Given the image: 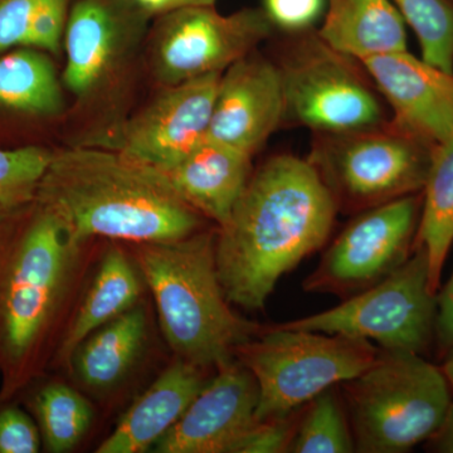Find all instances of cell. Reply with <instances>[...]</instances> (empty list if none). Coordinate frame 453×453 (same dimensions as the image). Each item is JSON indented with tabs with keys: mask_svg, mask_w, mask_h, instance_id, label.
Returning <instances> with one entry per match:
<instances>
[{
	"mask_svg": "<svg viewBox=\"0 0 453 453\" xmlns=\"http://www.w3.org/2000/svg\"><path fill=\"white\" fill-rule=\"evenodd\" d=\"M220 76L172 85L127 125L119 151L159 172L183 160L208 140Z\"/></svg>",
	"mask_w": 453,
	"mask_h": 453,
	"instance_id": "12",
	"label": "cell"
},
{
	"mask_svg": "<svg viewBox=\"0 0 453 453\" xmlns=\"http://www.w3.org/2000/svg\"><path fill=\"white\" fill-rule=\"evenodd\" d=\"M88 243L74 241L35 201L0 220V401L16 398L49 371Z\"/></svg>",
	"mask_w": 453,
	"mask_h": 453,
	"instance_id": "2",
	"label": "cell"
},
{
	"mask_svg": "<svg viewBox=\"0 0 453 453\" xmlns=\"http://www.w3.org/2000/svg\"><path fill=\"white\" fill-rule=\"evenodd\" d=\"M264 12L273 26L300 32L323 16L326 0H264Z\"/></svg>",
	"mask_w": 453,
	"mask_h": 453,
	"instance_id": "31",
	"label": "cell"
},
{
	"mask_svg": "<svg viewBox=\"0 0 453 453\" xmlns=\"http://www.w3.org/2000/svg\"><path fill=\"white\" fill-rule=\"evenodd\" d=\"M436 295L429 286L427 253L414 244L410 258L378 285L320 314L276 326L338 334L375 342L384 350L422 354L434 335Z\"/></svg>",
	"mask_w": 453,
	"mask_h": 453,
	"instance_id": "7",
	"label": "cell"
},
{
	"mask_svg": "<svg viewBox=\"0 0 453 453\" xmlns=\"http://www.w3.org/2000/svg\"><path fill=\"white\" fill-rule=\"evenodd\" d=\"M380 349L338 334L265 327L235 350V359L258 384L256 418L282 416L325 389L353 380L377 359Z\"/></svg>",
	"mask_w": 453,
	"mask_h": 453,
	"instance_id": "6",
	"label": "cell"
},
{
	"mask_svg": "<svg viewBox=\"0 0 453 453\" xmlns=\"http://www.w3.org/2000/svg\"><path fill=\"white\" fill-rule=\"evenodd\" d=\"M251 159L231 146L205 140L183 160L160 173L190 207L219 226L228 219L251 178Z\"/></svg>",
	"mask_w": 453,
	"mask_h": 453,
	"instance_id": "17",
	"label": "cell"
},
{
	"mask_svg": "<svg viewBox=\"0 0 453 453\" xmlns=\"http://www.w3.org/2000/svg\"><path fill=\"white\" fill-rule=\"evenodd\" d=\"M449 386L421 354L380 349L369 368L338 386L356 452L403 453L428 441L451 403Z\"/></svg>",
	"mask_w": 453,
	"mask_h": 453,
	"instance_id": "5",
	"label": "cell"
},
{
	"mask_svg": "<svg viewBox=\"0 0 453 453\" xmlns=\"http://www.w3.org/2000/svg\"><path fill=\"white\" fill-rule=\"evenodd\" d=\"M418 38L422 58L453 73V0H390Z\"/></svg>",
	"mask_w": 453,
	"mask_h": 453,
	"instance_id": "26",
	"label": "cell"
},
{
	"mask_svg": "<svg viewBox=\"0 0 453 453\" xmlns=\"http://www.w3.org/2000/svg\"><path fill=\"white\" fill-rule=\"evenodd\" d=\"M453 243V136L432 154L422 190V211L416 243L429 262V286L437 294L447 255Z\"/></svg>",
	"mask_w": 453,
	"mask_h": 453,
	"instance_id": "21",
	"label": "cell"
},
{
	"mask_svg": "<svg viewBox=\"0 0 453 453\" xmlns=\"http://www.w3.org/2000/svg\"><path fill=\"white\" fill-rule=\"evenodd\" d=\"M41 442L37 423L19 402L0 401V453H37Z\"/></svg>",
	"mask_w": 453,
	"mask_h": 453,
	"instance_id": "29",
	"label": "cell"
},
{
	"mask_svg": "<svg viewBox=\"0 0 453 453\" xmlns=\"http://www.w3.org/2000/svg\"><path fill=\"white\" fill-rule=\"evenodd\" d=\"M207 384L205 368L178 357L131 405L97 452L142 453L153 449Z\"/></svg>",
	"mask_w": 453,
	"mask_h": 453,
	"instance_id": "16",
	"label": "cell"
},
{
	"mask_svg": "<svg viewBox=\"0 0 453 453\" xmlns=\"http://www.w3.org/2000/svg\"><path fill=\"white\" fill-rule=\"evenodd\" d=\"M283 119L279 67L250 53L220 76L208 140L253 157Z\"/></svg>",
	"mask_w": 453,
	"mask_h": 453,
	"instance_id": "15",
	"label": "cell"
},
{
	"mask_svg": "<svg viewBox=\"0 0 453 453\" xmlns=\"http://www.w3.org/2000/svg\"><path fill=\"white\" fill-rule=\"evenodd\" d=\"M336 387L325 389L303 405L290 452H356L347 411Z\"/></svg>",
	"mask_w": 453,
	"mask_h": 453,
	"instance_id": "25",
	"label": "cell"
},
{
	"mask_svg": "<svg viewBox=\"0 0 453 453\" xmlns=\"http://www.w3.org/2000/svg\"><path fill=\"white\" fill-rule=\"evenodd\" d=\"M428 449L438 453H453V399L442 423L428 440Z\"/></svg>",
	"mask_w": 453,
	"mask_h": 453,
	"instance_id": "34",
	"label": "cell"
},
{
	"mask_svg": "<svg viewBox=\"0 0 453 453\" xmlns=\"http://www.w3.org/2000/svg\"><path fill=\"white\" fill-rule=\"evenodd\" d=\"M157 50L160 76L177 83L210 73H222L250 55L270 35L273 23L259 9H244L231 16L213 7L174 9Z\"/></svg>",
	"mask_w": 453,
	"mask_h": 453,
	"instance_id": "11",
	"label": "cell"
},
{
	"mask_svg": "<svg viewBox=\"0 0 453 453\" xmlns=\"http://www.w3.org/2000/svg\"><path fill=\"white\" fill-rule=\"evenodd\" d=\"M53 153L40 146L0 149V220L32 204Z\"/></svg>",
	"mask_w": 453,
	"mask_h": 453,
	"instance_id": "27",
	"label": "cell"
},
{
	"mask_svg": "<svg viewBox=\"0 0 453 453\" xmlns=\"http://www.w3.org/2000/svg\"><path fill=\"white\" fill-rule=\"evenodd\" d=\"M67 0H38L26 46L57 52L65 28Z\"/></svg>",
	"mask_w": 453,
	"mask_h": 453,
	"instance_id": "30",
	"label": "cell"
},
{
	"mask_svg": "<svg viewBox=\"0 0 453 453\" xmlns=\"http://www.w3.org/2000/svg\"><path fill=\"white\" fill-rule=\"evenodd\" d=\"M217 232L169 242L139 243L136 267L153 294L164 336L179 359L219 368L264 326L235 314L220 285Z\"/></svg>",
	"mask_w": 453,
	"mask_h": 453,
	"instance_id": "4",
	"label": "cell"
},
{
	"mask_svg": "<svg viewBox=\"0 0 453 453\" xmlns=\"http://www.w3.org/2000/svg\"><path fill=\"white\" fill-rule=\"evenodd\" d=\"M216 0H175V8L183 7H213Z\"/></svg>",
	"mask_w": 453,
	"mask_h": 453,
	"instance_id": "36",
	"label": "cell"
},
{
	"mask_svg": "<svg viewBox=\"0 0 453 453\" xmlns=\"http://www.w3.org/2000/svg\"><path fill=\"white\" fill-rule=\"evenodd\" d=\"M146 333L144 309L135 305L83 340L70 365L85 386L110 388L135 365L144 348Z\"/></svg>",
	"mask_w": 453,
	"mask_h": 453,
	"instance_id": "20",
	"label": "cell"
},
{
	"mask_svg": "<svg viewBox=\"0 0 453 453\" xmlns=\"http://www.w3.org/2000/svg\"><path fill=\"white\" fill-rule=\"evenodd\" d=\"M35 202L77 242L96 237L169 242L202 231V214L163 173L119 150L73 148L53 154Z\"/></svg>",
	"mask_w": 453,
	"mask_h": 453,
	"instance_id": "3",
	"label": "cell"
},
{
	"mask_svg": "<svg viewBox=\"0 0 453 453\" xmlns=\"http://www.w3.org/2000/svg\"><path fill=\"white\" fill-rule=\"evenodd\" d=\"M318 35L357 62L407 50L405 22L390 0H326Z\"/></svg>",
	"mask_w": 453,
	"mask_h": 453,
	"instance_id": "18",
	"label": "cell"
},
{
	"mask_svg": "<svg viewBox=\"0 0 453 453\" xmlns=\"http://www.w3.org/2000/svg\"><path fill=\"white\" fill-rule=\"evenodd\" d=\"M285 118L327 135L380 129L386 113L353 58L316 35L292 44L281 64Z\"/></svg>",
	"mask_w": 453,
	"mask_h": 453,
	"instance_id": "9",
	"label": "cell"
},
{
	"mask_svg": "<svg viewBox=\"0 0 453 453\" xmlns=\"http://www.w3.org/2000/svg\"><path fill=\"white\" fill-rule=\"evenodd\" d=\"M303 408L282 416L256 418L251 427L235 443L232 453L290 452Z\"/></svg>",
	"mask_w": 453,
	"mask_h": 453,
	"instance_id": "28",
	"label": "cell"
},
{
	"mask_svg": "<svg viewBox=\"0 0 453 453\" xmlns=\"http://www.w3.org/2000/svg\"><path fill=\"white\" fill-rule=\"evenodd\" d=\"M338 205L309 160L279 155L251 175L216 234L232 305L262 310L276 283L329 240Z\"/></svg>",
	"mask_w": 453,
	"mask_h": 453,
	"instance_id": "1",
	"label": "cell"
},
{
	"mask_svg": "<svg viewBox=\"0 0 453 453\" xmlns=\"http://www.w3.org/2000/svg\"><path fill=\"white\" fill-rule=\"evenodd\" d=\"M443 372H445L447 380H449V384L453 387V350L449 351V357H447L445 365L442 368Z\"/></svg>",
	"mask_w": 453,
	"mask_h": 453,
	"instance_id": "37",
	"label": "cell"
},
{
	"mask_svg": "<svg viewBox=\"0 0 453 453\" xmlns=\"http://www.w3.org/2000/svg\"><path fill=\"white\" fill-rule=\"evenodd\" d=\"M421 211L417 193L360 211L306 277L303 290L345 300L386 280L412 255Z\"/></svg>",
	"mask_w": 453,
	"mask_h": 453,
	"instance_id": "10",
	"label": "cell"
},
{
	"mask_svg": "<svg viewBox=\"0 0 453 453\" xmlns=\"http://www.w3.org/2000/svg\"><path fill=\"white\" fill-rule=\"evenodd\" d=\"M436 301L434 335L441 347L449 353L453 350V271L446 285L437 291Z\"/></svg>",
	"mask_w": 453,
	"mask_h": 453,
	"instance_id": "33",
	"label": "cell"
},
{
	"mask_svg": "<svg viewBox=\"0 0 453 453\" xmlns=\"http://www.w3.org/2000/svg\"><path fill=\"white\" fill-rule=\"evenodd\" d=\"M140 4L151 11H164V9H174L175 0H138Z\"/></svg>",
	"mask_w": 453,
	"mask_h": 453,
	"instance_id": "35",
	"label": "cell"
},
{
	"mask_svg": "<svg viewBox=\"0 0 453 453\" xmlns=\"http://www.w3.org/2000/svg\"><path fill=\"white\" fill-rule=\"evenodd\" d=\"M62 92L46 56L19 50L0 57V105L35 115L61 110Z\"/></svg>",
	"mask_w": 453,
	"mask_h": 453,
	"instance_id": "24",
	"label": "cell"
},
{
	"mask_svg": "<svg viewBox=\"0 0 453 453\" xmlns=\"http://www.w3.org/2000/svg\"><path fill=\"white\" fill-rule=\"evenodd\" d=\"M393 110V127L437 146L453 136V73L407 50L360 61Z\"/></svg>",
	"mask_w": 453,
	"mask_h": 453,
	"instance_id": "14",
	"label": "cell"
},
{
	"mask_svg": "<svg viewBox=\"0 0 453 453\" xmlns=\"http://www.w3.org/2000/svg\"><path fill=\"white\" fill-rule=\"evenodd\" d=\"M38 0H0V52L27 43Z\"/></svg>",
	"mask_w": 453,
	"mask_h": 453,
	"instance_id": "32",
	"label": "cell"
},
{
	"mask_svg": "<svg viewBox=\"0 0 453 453\" xmlns=\"http://www.w3.org/2000/svg\"><path fill=\"white\" fill-rule=\"evenodd\" d=\"M115 26L111 12L101 0L74 5L65 31L67 65L65 83L76 95L94 88L111 55Z\"/></svg>",
	"mask_w": 453,
	"mask_h": 453,
	"instance_id": "22",
	"label": "cell"
},
{
	"mask_svg": "<svg viewBox=\"0 0 453 453\" xmlns=\"http://www.w3.org/2000/svg\"><path fill=\"white\" fill-rule=\"evenodd\" d=\"M14 399L31 411L46 451H71L91 426L88 402L65 384L44 381L43 375L32 380Z\"/></svg>",
	"mask_w": 453,
	"mask_h": 453,
	"instance_id": "23",
	"label": "cell"
},
{
	"mask_svg": "<svg viewBox=\"0 0 453 453\" xmlns=\"http://www.w3.org/2000/svg\"><path fill=\"white\" fill-rule=\"evenodd\" d=\"M309 162L339 208L363 211L422 193L434 148L396 129L329 135Z\"/></svg>",
	"mask_w": 453,
	"mask_h": 453,
	"instance_id": "8",
	"label": "cell"
},
{
	"mask_svg": "<svg viewBox=\"0 0 453 453\" xmlns=\"http://www.w3.org/2000/svg\"><path fill=\"white\" fill-rule=\"evenodd\" d=\"M219 372L153 447L157 453H232L256 421L259 390L237 359Z\"/></svg>",
	"mask_w": 453,
	"mask_h": 453,
	"instance_id": "13",
	"label": "cell"
},
{
	"mask_svg": "<svg viewBox=\"0 0 453 453\" xmlns=\"http://www.w3.org/2000/svg\"><path fill=\"white\" fill-rule=\"evenodd\" d=\"M135 267L127 253L118 247L105 253L91 288L59 342L50 369L70 365L83 340L138 305L142 277Z\"/></svg>",
	"mask_w": 453,
	"mask_h": 453,
	"instance_id": "19",
	"label": "cell"
}]
</instances>
